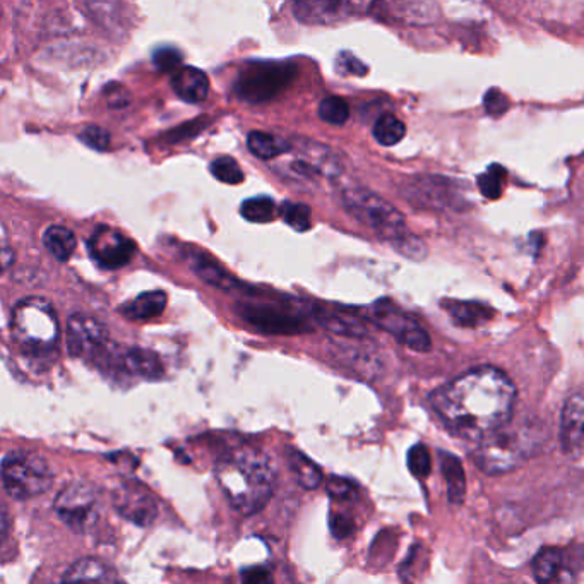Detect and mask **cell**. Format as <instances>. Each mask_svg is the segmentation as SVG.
I'll list each match as a JSON object with an SVG mask.
<instances>
[{"instance_id":"obj_1","label":"cell","mask_w":584,"mask_h":584,"mask_svg":"<svg viewBox=\"0 0 584 584\" xmlns=\"http://www.w3.org/2000/svg\"><path fill=\"white\" fill-rule=\"evenodd\" d=\"M518 391L506 372L492 365L470 369L432 394V408L447 429L480 441L511 422Z\"/></svg>"},{"instance_id":"obj_2","label":"cell","mask_w":584,"mask_h":584,"mask_svg":"<svg viewBox=\"0 0 584 584\" xmlns=\"http://www.w3.org/2000/svg\"><path fill=\"white\" fill-rule=\"evenodd\" d=\"M216 478L230 506L242 514L261 513L275 494L276 471L266 454L242 447L221 456Z\"/></svg>"},{"instance_id":"obj_3","label":"cell","mask_w":584,"mask_h":584,"mask_svg":"<svg viewBox=\"0 0 584 584\" xmlns=\"http://www.w3.org/2000/svg\"><path fill=\"white\" fill-rule=\"evenodd\" d=\"M11 326L16 343L31 355H45L59 343V319L43 298L21 300L12 310Z\"/></svg>"},{"instance_id":"obj_4","label":"cell","mask_w":584,"mask_h":584,"mask_svg":"<svg viewBox=\"0 0 584 584\" xmlns=\"http://www.w3.org/2000/svg\"><path fill=\"white\" fill-rule=\"evenodd\" d=\"M341 203L355 220L393 247L410 233L400 209L394 208L384 197L377 196L376 192L364 187H346L341 192Z\"/></svg>"},{"instance_id":"obj_5","label":"cell","mask_w":584,"mask_h":584,"mask_svg":"<svg viewBox=\"0 0 584 584\" xmlns=\"http://www.w3.org/2000/svg\"><path fill=\"white\" fill-rule=\"evenodd\" d=\"M533 444L530 430L523 427L516 429L507 424L478 441L473 459L480 470L489 475H499L518 468L530 456Z\"/></svg>"},{"instance_id":"obj_6","label":"cell","mask_w":584,"mask_h":584,"mask_svg":"<svg viewBox=\"0 0 584 584\" xmlns=\"http://www.w3.org/2000/svg\"><path fill=\"white\" fill-rule=\"evenodd\" d=\"M287 160L278 161L283 175L305 182L336 180L343 172L338 156L328 146H322L312 139L297 138L288 141Z\"/></svg>"},{"instance_id":"obj_7","label":"cell","mask_w":584,"mask_h":584,"mask_svg":"<svg viewBox=\"0 0 584 584\" xmlns=\"http://www.w3.org/2000/svg\"><path fill=\"white\" fill-rule=\"evenodd\" d=\"M0 480L7 495L16 501H28L47 492L54 475L47 461L33 453H11L0 465Z\"/></svg>"},{"instance_id":"obj_8","label":"cell","mask_w":584,"mask_h":584,"mask_svg":"<svg viewBox=\"0 0 584 584\" xmlns=\"http://www.w3.org/2000/svg\"><path fill=\"white\" fill-rule=\"evenodd\" d=\"M295 67L280 62H252L240 71L235 93L249 103L268 102L287 88Z\"/></svg>"},{"instance_id":"obj_9","label":"cell","mask_w":584,"mask_h":584,"mask_svg":"<svg viewBox=\"0 0 584 584\" xmlns=\"http://www.w3.org/2000/svg\"><path fill=\"white\" fill-rule=\"evenodd\" d=\"M55 513L76 533H86L98 519V497L86 483H71L55 499Z\"/></svg>"},{"instance_id":"obj_10","label":"cell","mask_w":584,"mask_h":584,"mask_svg":"<svg viewBox=\"0 0 584 584\" xmlns=\"http://www.w3.org/2000/svg\"><path fill=\"white\" fill-rule=\"evenodd\" d=\"M370 321L376 322L386 333L393 334L401 345L408 346L413 352H429L432 341L417 319L396 309L389 302H377L370 310Z\"/></svg>"},{"instance_id":"obj_11","label":"cell","mask_w":584,"mask_h":584,"mask_svg":"<svg viewBox=\"0 0 584 584\" xmlns=\"http://www.w3.org/2000/svg\"><path fill=\"white\" fill-rule=\"evenodd\" d=\"M239 314L251 326L269 334H300L312 331L304 317L290 310L263 302H244L239 305Z\"/></svg>"},{"instance_id":"obj_12","label":"cell","mask_w":584,"mask_h":584,"mask_svg":"<svg viewBox=\"0 0 584 584\" xmlns=\"http://www.w3.org/2000/svg\"><path fill=\"white\" fill-rule=\"evenodd\" d=\"M88 251L98 266L119 269L131 263L136 254V244L119 230L102 225L88 240Z\"/></svg>"},{"instance_id":"obj_13","label":"cell","mask_w":584,"mask_h":584,"mask_svg":"<svg viewBox=\"0 0 584 584\" xmlns=\"http://www.w3.org/2000/svg\"><path fill=\"white\" fill-rule=\"evenodd\" d=\"M114 506L122 518L138 526L153 525L158 516L155 497L141 483H120L114 492Z\"/></svg>"},{"instance_id":"obj_14","label":"cell","mask_w":584,"mask_h":584,"mask_svg":"<svg viewBox=\"0 0 584 584\" xmlns=\"http://www.w3.org/2000/svg\"><path fill=\"white\" fill-rule=\"evenodd\" d=\"M107 341V329L93 317L74 314L67 322V345L74 357H98V353H102L107 346Z\"/></svg>"},{"instance_id":"obj_15","label":"cell","mask_w":584,"mask_h":584,"mask_svg":"<svg viewBox=\"0 0 584 584\" xmlns=\"http://www.w3.org/2000/svg\"><path fill=\"white\" fill-rule=\"evenodd\" d=\"M370 4L358 2H298L293 6L295 18L304 24L341 23L362 14Z\"/></svg>"},{"instance_id":"obj_16","label":"cell","mask_w":584,"mask_h":584,"mask_svg":"<svg viewBox=\"0 0 584 584\" xmlns=\"http://www.w3.org/2000/svg\"><path fill=\"white\" fill-rule=\"evenodd\" d=\"M533 576L538 584H574V569L567 562L564 550L549 547L533 559Z\"/></svg>"},{"instance_id":"obj_17","label":"cell","mask_w":584,"mask_h":584,"mask_svg":"<svg viewBox=\"0 0 584 584\" xmlns=\"http://www.w3.org/2000/svg\"><path fill=\"white\" fill-rule=\"evenodd\" d=\"M584 400L583 394L569 396L561 415V442L564 453L576 456L583 449Z\"/></svg>"},{"instance_id":"obj_18","label":"cell","mask_w":584,"mask_h":584,"mask_svg":"<svg viewBox=\"0 0 584 584\" xmlns=\"http://www.w3.org/2000/svg\"><path fill=\"white\" fill-rule=\"evenodd\" d=\"M60 584H122L119 574L107 562L96 557H86L74 562Z\"/></svg>"},{"instance_id":"obj_19","label":"cell","mask_w":584,"mask_h":584,"mask_svg":"<svg viewBox=\"0 0 584 584\" xmlns=\"http://www.w3.org/2000/svg\"><path fill=\"white\" fill-rule=\"evenodd\" d=\"M172 88L184 102L203 103L208 98L209 79L201 69L180 67L172 76Z\"/></svg>"},{"instance_id":"obj_20","label":"cell","mask_w":584,"mask_h":584,"mask_svg":"<svg viewBox=\"0 0 584 584\" xmlns=\"http://www.w3.org/2000/svg\"><path fill=\"white\" fill-rule=\"evenodd\" d=\"M189 261H191L192 269L196 271L197 276L203 278V280L206 281V283H209V285L221 288V290H228V292L239 290V288H237L239 283L233 280L232 276L228 275L227 271H223L213 259L204 256L203 252L192 251L191 254H189Z\"/></svg>"},{"instance_id":"obj_21","label":"cell","mask_w":584,"mask_h":584,"mask_svg":"<svg viewBox=\"0 0 584 584\" xmlns=\"http://www.w3.org/2000/svg\"><path fill=\"white\" fill-rule=\"evenodd\" d=\"M124 367H126L131 374L143 377V379H160L163 376V365H161L158 355L144 348H131L124 353L122 357Z\"/></svg>"},{"instance_id":"obj_22","label":"cell","mask_w":584,"mask_h":584,"mask_svg":"<svg viewBox=\"0 0 584 584\" xmlns=\"http://www.w3.org/2000/svg\"><path fill=\"white\" fill-rule=\"evenodd\" d=\"M441 470L446 480L449 501L453 504H463L466 497V475L458 456L441 453Z\"/></svg>"},{"instance_id":"obj_23","label":"cell","mask_w":584,"mask_h":584,"mask_svg":"<svg viewBox=\"0 0 584 584\" xmlns=\"http://www.w3.org/2000/svg\"><path fill=\"white\" fill-rule=\"evenodd\" d=\"M43 244L57 261L66 263L76 251L78 239L69 228L52 225L43 233Z\"/></svg>"},{"instance_id":"obj_24","label":"cell","mask_w":584,"mask_h":584,"mask_svg":"<svg viewBox=\"0 0 584 584\" xmlns=\"http://www.w3.org/2000/svg\"><path fill=\"white\" fill-rule=\"evenodd\" d=\"M165 307H167V293L155 290V292L141 293L139 297L134 298L131 304H127L122 310L131 319L148 321V319L160 316Z\"/></svg>"},{"instance_id":"obj_25","label":"cell","mask_w":584,"mask_h":584,"mask_svg":"<svg viewBox=\"0 0 584 584\" xmlns=\"http://www.w3.org/2000/svg\"><path fill=\"white\" fill-rule=\"evenodd\" d=\"M247 146L251 149L252 155L259 160H278L283 155H287L288 139L278 138L269 132L254 131L247 138Z\"/></svg>"},{"instance_id":"obj_26","label":"cell","mask_w":584,"mask_h":584,"mask_svg":"<svg viewBox=\"0 0 584 584\" xmlns=\"http://www.w3.org/2000/svg\"><path fill=\"white\" fill-rule=\"evenodd\" d=\"M444 309L449 312L456 326L461 328H477L483 322L489 321L490 309L482 304H468V302H446Z\"/></svg>"},{"instance_id":"obj_27","label":"cell","mask_w":584,"mask_h":584,"mask_svg":"<svg viewBox=\"0 0 584 584\" xmlns=\"http://www.w3.org/2000/svg\"><path fill=\"white\" fill-rule=\"evenodd\" d=\"M384 9H391V16L401 18L408 23L425 24L432 23L439 14L437 4L430 2H394V4H381Z\"/></svg>"},{"instance_id":"obj_28","label":"cell","mask_w":584,"mask_h":584,"mask_svg":"<svg viewBox=\"0 0 584 584\" xmlns=\"http://www.w3.org/2000/svg\"><path fill=\"white\" fill-rule=\"evenodd\" d=\"M288 463L295 473L297 482L304 487L305 490H314L322 483V471L319 466L307 458L304 453H300L297 449H290L288 454Z\"/></svg>"},{"instance_id":"obj_29","label":"cell","mask_w":584,"mask_h":584,"mask_svg":"<svg viewBox=\"0 0 584 584\" xmlns=\"http://www.w3.org/2000/svg\"><path fill=\"white\" fill-rule=\"evenodd\" d=\"M372 134L376 138L377 143L382 146H394L400 143L401 139L405 138L406 126L398 117L386 114L377 119L372 129Z\"/></svg>"},{"instance_id":"obj_30","label":"cell","mask_w":584,"mask_h":584,"mask_svg":"<svg viewBox=\"0 0 584 584\" xmlns=\"http://www.w3.org/2000/svg\"><path fill=\"white\" fill-rule=\"evenodd\" d=\"M240 213L251 223H269L276 215V203L271 197L259 196L242 203Z\"/></svg>"},{"instance_id":"obj_31","label":"cell","mask_w":584,"mask_h":584,"mask_svg":"<svg viewBox=\"0 0 584 584\" xmlns=\"http://www.w3.org/2000/svg\"><path fill=\"white\" fill-rule=\"evenodd\" d=\"M507 182V170L501 165H492L478 177V189L487 199H499Z\"/></svg>"},{"instance_id":"obj_32","label":"cell","mask_w":584,"mask_h":584,"mask_svg":"<svg viewBox=\"0 0 584 584\" xmlns=\"http://www.w3.org/2000/svg\"><path fill=\"white\" fill-rule=\"evenodd\" d=\"M319 117L331 126H343L350 117V107L340 96H328L319 105Z\"/></svg>"},{"instance_id":"obj_33","label":"cell","mask_w":584,"mask_h":584,"mask_svg":"<svg viewBox=\"0 0 584 584\" xmlns=\"http://www.w3.org/2000/svg\"><path fill=\"white\" fill-rule=\"evenodd\" d=\"M209 170L213 173V177L223 184L237 185L244 180V172L232 156H220V158L211 161Z\"/></svg>"},{"instance_id":"obj_34","label":"cell","mask_w":584,"mask_h":584,"mask_svg":"<svg viewBox=\"0 0 584 584\" xmlns=\"http://www.w3.org/2000/svg\"><path fill=\"white\" fill-rule=\"evenodd\" d=\"M281 218L297 232H307L310 228V208L307 204L287 201L280 209Z\"/></svg>"},{"instance_id":"obj_35","label":"cell","mask_w":584,"mask_h":584,"mask_svg":"<svg viewBox=\"0 0 584 584\" xmlns=\"http://www.w3.org/2000/svg\"><path fill=\"white\" fill-rule=\"evenodd\" d=\"M408 468L412 471L413 477L420 478V480L429 477L430 470H432V459H430L429 449L424 444H415L408 451Z\"/></svg>"},{"instance_id":"obj_36","label":"cell","mask_w":584,"mask_h":584,"mask_svg":"<svg viewBox=\"0 0 584 584\" xmlns=\"http://www.w3.org/2000/svg\"><path fill=\"white\" fill-rule=\"evenodd\" d=\"M79 139H81L86 146H90L91 149H96V151H107V149L110 148L112 136H110V132L105 131L103 127L90 126L86 127V129L79 134Z\"/></svg>"},{"instance_id":"obj_37","label":"cell","mask_w":584,"mask_h":584,"mask_svg":"<svg viewBox=\"0 0 584 584\" xmlns=\"http://www.w3.org/2000/svg\"><path fill=\"white\" fill-rule=\"evenodd\" d=\"M483 107L490 117H501V115L506 114L507 108H509V100L501 90L492 88L483 96Z\"/></svg>"},{"instance_id":"obj_38","label":"cell","mask_w":584,"mask_h":584,"mask_svg":"<svg viewBox=\"0 0 584 584\" xmlns=\"http://www.w3.org/2000/svg\"><path fill=\"white\" fill-rule=\"evenodd\" d=\"M153 62H155V66L160 71H173V69H177L180 66L182 54H180L179 50H175L172 47L158 48L155 54H153Z\"/></svg>"},{"instance_id":"obj_39","label":"cell","mask_w":584,"mask_h":584,"mask_svg":"<svg viewBox=\"0 0 584 584\" xmlns=\"http://www.w3.org/2000/svg\"><path fill=\"white\" fill-rule=\"evenodd\" d=\"M242 584H275V578L266 567H249L242 573Z\"/></svg>"},{"instance_id":"obj_40","label":"cell","mask_w":584,"mask_h":584,"mask_svg":"<svg viewBox=\"0 0 584 584\" xmlns=\"http://www.w3.org/2000/svg\"><path fill=\"white\" fill-rule=\"evenodd\" d=\"M336 67L343 74H353V76H364L367 72V67L355 55L350 54L341 55L340 60L336 62Z\"/></svg>"},{"instance_id":"obj_41","label":"cell","mask_w":584,"mask_h":584,"mask_svg":"<svg viewBox=\"0 0 584 584\" xmlns=\"http://www.w3.org/2000/svg\"><path fill=\"white\" fill-rule=\"evenodd\" d=\"M329 494L336 499H353L355 497V487L352 483L341 480V478H331L328 482Z\"/></svg>"},{"instance_id":"obj_42","label":"cell","mask_w":584,"mask_h":584,"mask_svg":"<svg viewBox=\"0 0 584 584\" xmlns=\"http://www.w3.org/2000/svg\"><path fill=\"white\" fill-rule=\"evenodd\" d=\"M331 531L336 538L350 537L353 531L352 519L345 518L341 514H334L331 518Z\"/></svg>"},{"instance_id":"obj_43","label":"cell","mask_w":584,"mask_h":584,"mask_svg":"<svg viewBox=\"0 0 584 584\" xmlns=\"http://www.w3.org/2000/svg\"><path fill=\"white\" fill-rule=\"evenodd\" d=\"M14 259H16V256H14V251H12L11 247L6 242H0V275L11 268L12 264H14Z\"/></svg>"},{"instance_id":"obj_44","label":"cell","mask_w":584,"mask_h":584,"mask_svg":"<svg viewBox=\"0 0 584 584\" xmlns=\"http://www.w3.org/2000/svg\"><path fill=\"white\" fill-rule=\"evenodd\" d=\"M7 533V516L6 511L0 506V540H4Z\"/></svg>"},{"instance_id":"obj_45","label":"cell","mask_w":584,"mask_h":584,"mask_svg":"<svg viewBox=\"0 0 584 584\" xmlns=\"http://www.w3.org/2000/svg\"><path fill=\"white\" fill-rule=\"evenodd\" d=\"M0 14H2V7H0Z\"/></svg>"}]
</instances>
